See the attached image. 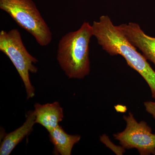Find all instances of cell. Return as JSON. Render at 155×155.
Returning <instances> with one entry per match:
<instances>
[{
	"label": "cell",
	"mask_w": 155,
	"mask_h": 155,
	"mask_svg": "<svg viewBox=\"0 0 155 155\" xmlns=\"http://www.w3.org/2000/svg\"><path fill=\"white\" fill-rule=\"evenodd\" d=\"M50 141L54 145V153L70 155L73 147L81 139L78 135H70L66 133L60 125L49 132Z\"/></svg>",
	"instance_id": "cell-9"
},
{
	"label": "cell",
	"mask_w": 155,
	"mask_h": 155,
	"mask_svg": "<svg viewBox=\"0 0 155 155\" xmlns=\"http://www.w3.org/2000/svg\"><path fill=\"white\" fill-rule=\"evenodd\" d=\"M0 9L31 34L40 45L46 46L51 41L49 27L32 0H0Z\"/></svg>",
	"instance_id": "cell-3"
},
{
	"label": "cell",
	"mask_w": 155,
	"mask_h": 155,
	"mask_svg": "<svg viewBox=\"0 0 155 155\" xmlns=\"http://www.w3.org/2000/svg\"><path fill=\"white\" fill-rule=\"evenodd\" d=\"M92 26L93 36L103 49L111 56L123 57L127 65L144 78L155 99V71L143 55L127 40L107 15L101 16L98 21H94Z\"/></svg>",
	"instance_id": "cell-1"
},
{
	"label": "cell",
	"mask_w": 155,
	"mask_h": 155,
	"mask_svg": "<svg viewBox=\"0 0 155 155\" xmlns=\"http://www.w3.org/2000/svg\"><path fill=\"white\" fill-rule=\"evenodd\" d=\"M35 123L33 111H28L26 115V120L23 125L14 131L6 134L3 138L0 146V155H10L24 137L31 133Z\"/></svg>",
	"instance_id": "cell-8"
},
{
	"label": "cell",
	"mask_w": 155,
	"mask_h": 155,
	"mask_svg": "<svg viewBox=\"0 0 155 155\" xmlns=\"http://www.w3.org/2000/svg\"><path fill=\"white\" fill-rule=\"evenodd\" d=\"M115 108L117 112H121V113H124L125 111L127 110L126 107L121 105H118L117 106H115Z\"/></svg>",
	"instance_id": "cell-11"
},
{
	"label": "cell",
	"mask_w": 155,
	"mask_h": 155,
	"mask_svg": "<svg viewBox=\"0 0 155 155\" xmlns=\"http://www.w3.org/2000/svg\"><path fill=\"white\" fill-rule=\"evenodd\" d=\"M92 36V26L84 22L78 30L68 32L60 39L57 60L69 78L81 79L89 74V44Z\"/></svg>",
	"instance_id": "cell-2"
},
{
	"label": "cell",
	"mask_w": 155,
	"mask_h": 155,
	"mask_svg": "<svg viewBox=\"0 0 155 155\" xmlns=\"http://www.w3.org/2000/svg\"><path fill=\"white\" fill-rule=\"evenodd\" d=\"M123 118L126 127L122 132L114 134L115 139L124 148L136 149L140 155H155V134L147 122H137L131 112Z\"/></svg>",
	"instance_id": "cell-5"
},
{
	"label": "cell",
	"mask_w": 155,
	"mask_h": 155,
	"mask_svg": "<svg viewBox=\"0 0 155 155\" xmlns=\"http://www.w3.org/2000/svg\"><path fill=\"white\" fill-rule=\"evenodd\" d=\"M117 27L127 40L140 50L146 59L155 66V37L146 34L137 23L129 22Z\"/></svg>",
	"instance_id": "cell-6"
},
{
	"label": "cell",
	"mask_w": 155,
	"mask_h": 155,
	"mask_svg": "<svg viewBox=\"0 0 155 155\" xmlns=\"http://www.w3.org/2000/svg\"><path fill=\"white\" fill-rule=\"evenodd\" d=\"M146 110L155 119V102L146 101L144 103Z\"/></svg>",
	"instance_id": "cell-10"
},
{
	"label": "cell",
	"mask_w": 155,
	"mask_h": 155,
	"mask_svg": "<svg viewBox=\"0 0 155 155\" xmlns=\"http://www.w3.org/2000/svg\"><path fill=\"white\" fill-rule=\"evenodd\" d=\"M34 107L33 113L35 116V123L44 127L48 132L54 129L63 121L64 117L63 108L58 102L45 104L37 103Z\"/></svg>",
	"instance_id": "cell-7"
},
{
	"label": "cell",
	"mask_w": 155,
	"mask_h": 155,
	"mask_svg": "<svg viewBox=\"0 0 155 155\" xmlns=\"http://www.w3.org/2000/svg\"><path fill=\"white\" fill-rule=\"evenodd\" d=\"M0 51L10 59L17 69L25 86L27 99L33 97L35 88L31 82L29 73L37 72L38 69L34 64L38 60L27 51L18 29L1 31Z\"/></svg>",
	"instance_id": "cell-4"
}]
</instances>
